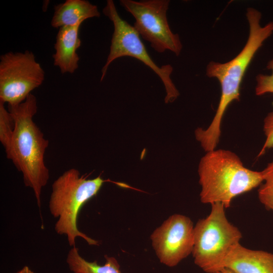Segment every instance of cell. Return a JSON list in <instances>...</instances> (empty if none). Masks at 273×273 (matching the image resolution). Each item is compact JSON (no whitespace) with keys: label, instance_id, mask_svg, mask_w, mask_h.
I'll return each mask as SVG.
<instances>
[{"label":"cell","instance_id":"1","mask_svg":"<svg viewBox=\"0 0 273 273\" xmlns=\"http://www.w3.org/2000/svg\"><path fill=\"white\" fill-rule=\"evenodd\" d=\"M249 24L247 41L241 52L229 62L221 63L211 61L206 67L209 77L216 78L221 86V95L214 116L206 129L197 128L196 140L205 152L216 149L221 135V125L224 113L234 101H239L240 86L245 73L256 53L273 33V22L261 26V13L248 8L246 14Z\"/></svg>","mask_w":273,"mask_h":273},{"label":"cell","instance_id":"2","mask_svg":"<svg viewBox=\"0 0 273 273\" xmlns=\"http://www.w3.org/2000/svg\"><path fill=\"white\" fill-rule=\"evenodd\" d=\"M8 109L15 125L11 147L6 157L22 172L25 186L33 190L40 207L41 190L49 179V171L44 161L49 141L33 121L37 110L36 98L31 94L24 102L8 106Z\"/></svg>","mask_w":273,"mask_h":273},{"label":"cell","instance_id":"3","mask_svg":"<svg viewBox=\"0 0 273 273\" xmlns=\"http://www.w3.org/2000/svg\"><path fill=\"white\" fill-rule=\"evenodd\" d=\"M200 197L204 204L220 203L225 208L236 197L259 187L263 181L262 171L246 167L234 152L216 149L207 152L198 169Z\"/></svg>","mask_w":273,"mask_h":273},{"label":"cell","instance_id":"4","mask_svg":"<svg viewBox=\"0 0 273 273\" xmlns=\"http://www.w3.org/2000/svg\"><path fill=\"white\" fill-rule=\"evenodd\" d=\"M100 176L88 179L80 175L79 170L71 168L58 177L52 185L49 200L51 214L58 220L55 230L66 236L69 245L75 246L77 237L83 239L89 245L99 242L88 237L77 228V219L83 205L97 195L104 182Z\"/></svg>","mask_w":273,"mask_h":273},{"label":"cell","instance_id":"5","mask_svg":"<svg viewBox=\"0 0 273 273\" xmlns=\"http://www.w3.org/2000/svg\"><path fill=\"white\" fill-rule=\"evenodd\" d=\"M209 215L199 219L194 226L192 251L195 263L207 273L224 268L225 260L240 243L242 235L228 219L224 205H211Z\"/></svg>","mask_w":273,"mask_h":273},{"label":"cell","instance_id":"6","mask_svg":"<svg viewBox=\"0 0 273 273\" xmlns=\"http://www.w3.org/2000/svg\"><path fill=\"white\" fill-rule=\"evenodd\" d=\"M103 13L112 22L114 31L109 53L101 70V81L104 79L110 65L115 60L122 57H131L149 67L160 78L166 90L165 103L174 101L179 93L170 77L173 72L172 66L166 64L160 67L154 62L133 26L118 14L113 1H107Z\"/></svg>","mask_w":273,"mask_h":273},{"label":"cell","instance_id":"7","mask_svg":"<svg viewBox=\"0 0 273 273\" xmlns=\"http://www.w3.org/2000/svg\"><path fill=\"white\" fill-rule=\"evenodd\" d=\"M120 5L134 18L133 26L140 36L156 52L170 51L176 56L183 46L178 34L171 30L167 18L168 0H120Z\"/></svg>","mask_w":273,"mask_h":273},{"label":"cell","instance_id":"8","mask_svg":"<svg viewBox=\"0 0 273 273\" xmlns=\"http://www.w3.org/2000/svg\"><path fill=\"white\" fill-rule=\"evenodd\" d=\"M44 71L34 54L8 52L0 57V102L14 106L24 102L44 80Z\"/></svg>","mask_w":273,"mask_h":273},{"label":"cell","instance_id":"9","mask_svg":"<svg viewBox=\"0 0 273 273\" xmlns=\"http://www.w3.org/2000/svg\"><path fill=\"white\" fill-rule=\"evenodd\" d=\"M151 239L160 262L174 267L192 253L194 226L189 217L174 214L153 232Z\"/></svg>","mask_w":273,"mask_h":273},{"label":"cell","instance_id":"10","mask_svg":"<svg viewBox=\"0 0 273 273\" xmlns=\"http://www.w3.org/2000/svg\"><path fill=\"white\" fill-rule=\"evenodd\" d=\"M224 268L234 273H273V253L250 249L239 243L227 256Z\"/></svg>","mask_w":273,"mask_h":273},{"label":"cell","instance_id":"11","mask_svg":"<svg viewBox=\"0 0 273 273\" xmlns=\"http://www.w3.org/2000/svg\"><path fill=\"white\" fill-rule=\"evenodd\" d=\"M81 24L59 28L54 45V64L62 74L73 73L78 68L79 57L77 50L81 46L79 36Z\"/></svg>","mask_w":273,"mask_h":273},{"label":"cell","instance_id":"12","mask_svg":"<svg viewBox=\"0 0 273 273\" xmlns=\"http://www.w3.org/2000/svg\"><path fill=\"white\" fill-rule=\"evenodd\" d=\"M97 6L85 0H66L54 7L52 26L60 28L81 24L85 20L100 17Z\"/></svg>","mask_w":273,"mask_h":273},{"label":"cell","instance_id":"13","mask_svg":"<svg viewBox=\"0 0 273 273\" xmlns=\"http://www.w3.org/2000/svg\"><path fill=\"white\" fill-rule=\"evenodd\" d=\"M105 257L106 262L103 265L98 264L96 261H87L80 255L78 248L74 246L69 251L66 262L74 273H121L116 259L107 255Z\"/></svg>","mask_w":273,"mask_h":273},{"label":"cell","instance_id":"14","mask_svg":"<svg viewBox=\"0 0 273 273\" xmlns=\"http://www.w3.org/2000/svg\"><path fill=\"white\" fill-rule=\"evenodd\" d=\"M262 172L263 181L259 186L258 197L266 209L273 212V160Z\"/></svg>","mask_w":273,"mask_h":273},{"label":"cell","instance_id":"15","mask_svg":"<svg viewBox=\"0 0 273 273\" xmlns=\"http://www.w3.org/2000/svg\"><path fill=\"white\" fill-rule=\"evenodd\" d=\"M13 118L5 106V103L0 102V141L4 146L6 154L8 153L14 130Z\"/></svg>","mask_w":273,"mask_h":273},{"label":"cell","instance_id":"16","mask_svg":"<svg viewBox=\"0 0 273 273\" xmlns=\"http://www.w3.org/2000/svg\"><path fill=\"white\" fill-rule=\"evenodd\" d=\"M267 68L271 71L270 74H259L256 76L257 83L255 88L256 96L273 94V58L268 62Z\"/></svg>","mask_w":273,"mask_h":273},{"label":"cell","instance_id":"17","mask_svg":"<svg viewBox=\"0 0 273 273\" xmlns=\"http://www.w3.org/2000/svg\"><path fill=\"white\" fill-rule=\"evenodd\" d=\"M263 130L265 139L257 157L264 155L266 151L273 148V111L268 113L263 120Z\"/></svg>","mask_w":273,"mask_h":273},{"label":"cell","instance_id":"18","mask_svg":"<svg viewBox=\"0 0 273 273\" xmlns=\"http://www.w3.org/2000/svg\"><path fill=\"white\" fill-rule=\"evenodd\" d=\"M16 273H34L27 266H24L21 269L17 271Z\"/></svg>","mask_w":273,"mask_h":273},{"label":"cell","instance_id":"19","mask_svg":"<svg viewBox=\"0 0 273 273\" xmlns=\"http://www.w3.org/2000/svg\"><path fill=\"white\" fill-rule=\"evenodd\" d=\"M215 273H234L233 272H232L231 270H230V269L226 268H224L218 271H217Z\"/></svg>","mask_w":273,"mask_h":273}]
</instances>
